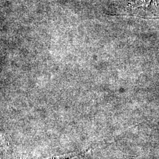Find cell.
<instances>
[{"mask_svg": "<svg viewBox=\"0 0 159 159\" xmlns=\"http://www.w3.org/2000/svg\"><path fill=\"white\" fill-rule=\"evenodd\" d=\"M6 138L4 136L0 133V152L3 150L6 147Z\"/></svg>", "mask_w": 159, "mask_h": 159, "instance_id": "cell-1", "label": "cell"}]
</instances>
